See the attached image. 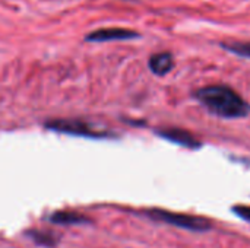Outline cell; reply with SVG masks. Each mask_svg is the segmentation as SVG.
<instances>
[{
    "label": "cell",
    "mask_w": 250,
    "mask_h": 248,
    "mask_svg": "<svg viewBox=\"0 0 250 248\" xmlns=\"http://www.w3.org/2000/svg\"><path fill=\"white\" fill-rule=\"evenodd\" d=\"M196 99L214 115L221 118H245L250 114V104L227 85H209L195 92Z\"/></svg>",
    "instance_id": "1"
},
{
    "label": "cell",
    "mask_w": 250,
    "mask_h": 248,
    "mask_svg": "<svg viewBox=\"0 0 250 248\" xmlns=\"http://www.w3.org/2000/svg\"><path fill=\"white\" fill-rule=\"evenodd\" d=\"M48 130L72 134V136H82V137H92V139H101L107 137V132L98 130L92 124L82 121V120H53L45 124Z\"/></svg>",
    "instance_id": "2"
},
{
    "label": "cell",
    "mask_w": 250,
    "mask_h": 248,
    "mask_svg": "<svg viewBox=\"0 0 250 248\" xmlns=\"http://www.w3.org/2000/svg\"><path fill=\"white\" fill-rule=\"evenodd\" d=\"M148 215L155 219V221H161L179 228H185V229H190V231H208L211 228V222L204 219V218H198V216H189V215H182V213H173V212H167V210H149Z\"/></svg>",
    "instance_id": "3"
},
{
    "label": "cell",
    "mask_w": 250,
    "mask_h": 248,
    "mask_svg": "<svg viewBox=\"0 0 250 248\" xmlns=\"http://www.w3.org/2000/svg\"><path fill=\"white\" fill-rule=\"evenodd\" d=\"M139 35L130 29H123V28H103L97 29L91 34L86 35V41H94V42H104V41H117V39H132L138 38Z\"/></svg>",
    "instance_id": "4"
},
{
    "label": "cell",
    "mask_w": 250,
    "mask_h": 248,
    "mask_svg": "<svg viewBox=\"0 0 250 248\" xmlns=\"http://www.w3.org/2000/svg\"><path fill=\"white\" fill-rule=\"evenodd\" d=\"M160 136L173 142V143H177L180 146H185V148H189V149H198L202 146V143L193 136L190 134L188 130H180V129H168V130H164V132H160Z\"/></svg>",
    "instance_id": "5"
},
{
    "label": "cell",
    "mask_w": 250,
    "mask_h": 248,
    "mask_svg": "<svg viewBox=\"0 0 250 248\" xmlns=\"http://www.w3.org/2000/svg\"><path fill=\"white\" fill-rule=\"evenodd\" d=\"M174 67V58L171 53H157L149 58V69L154 75L164 76Z\"/></svg>",
    "instance_id": "6"
},
{
    "label": "cell",
    "mask_w": 250,
    "mask_h": 248,
    "mask_svg": "<svg viewBox=\"0 0 250 248\" xmlns=\"http://www.w3.org/2000/svg\"><path fill=\"white\" fill-rule=\"evenodd\" d=\"M50 222L56 225H78V224H86L89 221L85 216L75 212H56L51 215Z\"/></svg>",
    "instance_id": "7"
},
{
    "label": "cell",
    "mask_w": 250,
    "mask_h": 248,
    "mask_svg": "<svg viewBox=\"0 0 250 248\" xmlns=\"http://www.w3.org/2000/svg\"><path fill=\"white\" fill-rule=\"evenodd\" d=\"M223 47L236 56L250 58V41L249 42H226L223 44Z\"/></svg>",
    "instance_id": "8"
},
{
    "label": "cell",
    "mask_w": 250,
    "mask_h": 248,
    "mask_svg": "<svg viewBox=\"0 0 250 248\" xmlns=\"http://www.w3.org/2000/svg\"><path fill=\"white\" fill-rule=\"evenodd\" d=\"M28 235L34 240V243L41 244V246H44V247H53V246L57 243V240H56L51 234H47V232L32 231V232H29Z\"/></svg>",
    "instance_id": "9"
},
{
    "label": "cell",
    "mask_w": 250,
    "mask_h": 248,
    "mask_svg": "<svg viewBox=\"0 0 250 248\" xmlns=\"http://www.w3.org/2000/svg\"><path fill=\"white\" fill-rule=\"evenodd\" d=\"M233 210H234V213H236V215H239L242 219H245V221L250 222V208L249 206H237V208H234Z\"/></svg>",
    "instance_id": "10"
}]
</instances>
